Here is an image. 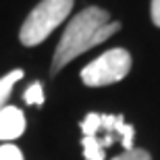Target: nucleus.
<instances>
[{
    "mask_svg": "<svg viewBox=\"0 0 160 160\" xmlns=\"http://www.w3.org/2000/svg\"><path fill=\"white\" fill-rule=\"evenodd\" d=\"M112 160H152V156L146 152V150H139V148H131V150H125L121 156Z\"/></svg>",
    "mask_w": 160,
    "mask_h": 160,
    "instance_id": "9",
    "label": "nucleus"
},
{
    "mask_svg": "<svg viewBox=\"0 0 160 160\" xmlns=\"http://www.w3.org/2000/svg\"><path fill=\"white\" fill-rule=\"evenodd\" d=\"M83 131V156L85 160H104L106 148L119 142L125 150L133 148L135 129L133 125L125 123L123 114H102L89 112L81 121Z\"/></svg>",
    "mask_w": 160,
    "mask_h": 160,
    "instance_id": "2",
    "label": "nucleus"
},
{
    "mask_svg": "<svg viewBox=\"0 0 160 160\" xmlns=\"http://www.w3.org/2000/svg\"><path fill=\"white\" fill-rule=\"evenodd\" d=\"M21 77H23V71H21V69H15V71H11L8 75H4V77L0 79V110L6 106V100H8V96H11L15 83H17Z\"/></svg>",
    "mask_w": 160,
    "mask_h": 160,
    "instance_id": "6",
    "label": "nucleus"
},
{
    "mask_svg": "<svg viewBox=\"0 0 160 160\" xmlns=\"http://www.w3.org/2000/svg\"><path fill=\"white\" fill-rule=\"evenodd\" d=\"M152 21H154V25H158L160 27V0H152Z\"/></svg>",
    "mask_w": 160,
    "mask_h": 160,
    "instance_id": "10",
    "label": "nucleus"
},
{
    "mask_svg": "<svg viewBox=\"0 0 160 160\" xmlns=\"http://www.w3.org/2000/svg\"><path fill=\"white\" fill-rule=\"evenodd\" d=\"M23 100L27 104H36V106H42L44 104V89H42V83H33L31 88L25 89Z\"/></svg>",
    "mask_w": 160,
    "mask_h": 160,
    "instance_id": "7",
    "label": "nucleus"
},
{
    "mask_svg": "<svg viewBox=\"0 0 160 160\" xmlns=\"http://www.w3.org/2000/svg\"><path fill=\"white\" fill-rule=\"evenodd\" d=\"M75 0H42L29 12L21 27V44L23 46H38L58 27L73 8Z\"/></svg>",
    "mask_w": 160,
    "mask_h": 160,
    "instance_id": "3",
    "label": "nucleus"
},
{
    "mask_svg": "<svg viewBox=\"0 0 160 160\" xmlns=\"http://www.w3.org/2000/svg\"><path fill=\"white\" fill-rule=\"evenodd\" d=\"M25 131V114L17 106H4L0 110V139L11 142L23 135Z\"/></svg>",
    "mask_w": 160,
    "mask_h": 160,
    "instance_id": "5",
    "label": "nucleus"
},
{
    "mask_svg": "<svg viewBox=\"0 0 160 160\" xmlns=\"http://www.w3.org/2000/svg\"><path fill=\"white\" fill-rule=\"evenodd\" d=\"M0 160H23V154L15 143H4L0 146Z\"/></svg>",
    "mask_w": 160,
    "mask_h": 160,
    "instance_id": "8",
    "label": "nucleus"
},
{
    "mask_svg": "<svg viewBox=\"0 0 160 160\" xmlns=\"http://www.w3.org/2000/svg\"><path fill=\"white\" fill-rule=\"evenodd\" d=\"M121 29V23L110 21L108 11L100 8V6H88L83 8L79 15L69 21L65 27V33L60 38L58 46L54 50L52 58V75L69 65L73 58H77L79 54L92 50L94 46L102 44L104 40L117 33Z\"/></svg>",
    "mask_w": 160,
    "mask_h": 160,
    "instance_id": "1",
    "label": "nucleus"
},
{
    "mask_svg": "<svg viewBox=\"0 0 160 160\" xmlns=\"http://www.w3.org/2000/svg\"><path fill=\"white\" fill-rule=\"evenodd\" d=\"M131 71V54L125 48H112L92 60L81 71V81L89 88H102L110 85L127 77Z\"/></svg>",
    "mask_w": 160,
    "mask_h": 160,
    "instance_id": "4",
    "label": "nucleus"
}]
</instances>
